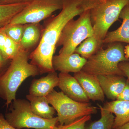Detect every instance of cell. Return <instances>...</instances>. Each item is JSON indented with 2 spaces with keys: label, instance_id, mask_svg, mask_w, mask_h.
Returning <instances> with one entry per match:
<instances>
[{
  "label": "cell",
  "instance_id": "cell-1",
  "mask_svg": "<svg viewBox=\"0 0 129 129\" xmlns=\"http://www.w3.org/2000/svg\"><path fill=\"white\" fill-rule=\"evenodd\" d=\"M62 1V7L61 12L47 24L38 46L29 55L30 63L38 68L40 74L55 71L52 65L53 55L62 31L68 22L104 0Z\"/></svg>",
  "mask_w": 129,
  "mask_h": 129
},
{
  "label": "cell",
  "instance_id": "cell-2",
  "mask_svg": "<svg viewBox=\"0 0 129 129\" xmlns=\"http://www.w3.org/2000/svg\"><path fill=\"white\" fill-rule=\"evenodd\" d=\"M29 55L28 51L21 49L0 79V98L6 101L7 108L16 99V92L23 82L40 74L36 66L29 63Z\"/></svg>",
  "mask_w": 129,
  "mask_h": 129
},
{
  "label": "cell",
  "instance_id": "cell-3",
  "mask_svg": "<svg viewBox=\"0 0 129 129\" xmlns=\"http://www.w3.org/2000/svg\"><path fill=\"white\" fill-rule=\"evenodd\" d=\"M106 49L102 48L87 59L82 71L95 76L119 75L125 77L118 67L119 63L129 61L122 43L114 42Z\"/></svg>",
  "mask_w": 129,
  "mask_h": 129
},
{
  "label": "cell",
  "instance_id": "cell-4",
  "mask_svg": "<svg viewBox=\"0 0 129 129\" xmlns=\"http://www.w3.org/2000/svg\"><path fill=\"white\" fill-rule=\"evenodd\" d=\"M90 10L81 14L76 20L71 19L65 25L56 45V47L62 46L58 53L59 56H65L74 53L81 42L94 35Z\"/></svg>",
  "mask_w": 129,
  "mask_h": 129
},
{
  "label": "cell",
  "instance_id": "cell-5",
  "mask_svg": "<svg viewBox=\"0 0 129 129\" xmlns=\"http://www.w3.org/2000/svg\"><path fill=\"white\" fill-rule=\"evenodd\" d=\"M10 106L9 112L6 113L5 118L16 128L55 129L58 123L57 117L47 119L35 114L28 100L15 99Z\"/></svg>",
  "mask_w": 129,
  "mask_h": 129
},
{
  "label": "cell",
  "instance_id": "cell-6",
  "mask_svg": "<svg viewBox=\"0 0 129 129\" xmlns=\"http://www.w3.org/2000/svg\"><path fill=\"white\" fill-rule=\"evenodd\" d=\"M46 97L49 104L57 112L60 125L68 124L86 115L96 113L98 109L89 103L74 101L62 91L57 92L54 90Z\"/></svg>",
  "mask_w": 129,
  "mask_h": 129
},
{
  "label": "cell",
  "instance_id": "cell-7",
  "mask_svg": "<svg viewBox=\"0 0 129 129\" xmlns=\"http://www.w3.org/2000/svg\"><path fill=\"white\" fill-rule=\"evenodd\" d=\"M128 4L129 0H105L90 10L93 36L97 39L103 43L109 29L118 20L122 9Z\"/></svg>",
  "mask_w": 129,
  "mask_h": 129
},
{
  "label": "cell",
  "instance_id": "cell-8",
  "mask_svg": "<svg viewBox=\"0 0 129 129\" xmlns=\"http://www.w3.org/2000/svg\"><path fill=\"white\" fill-rule=\"evenodd\" d=\"M62 7V0H33L8 24L39 23Z\"/></svg>",
  "mask_w": 129,
  "mask_h": 129
},
{
  "label": "cell",
  "instance_id": "cell-9",
  "mask_svg": "<svg viewBox=\"0 0 129 129\" xmlns=\"http://www.w3.org/2000/svg\"><path fill=\"white\" fill-rule=\"evenodd\" d=\"M58 76V86L64 94L77 102L89 103V99L74 76L63 73H60Z\"/></svg>",
  "mask_w": 129,
  "mask_h": 129
},
{
  "label": "cell",
  "instance_id": "cell-10",
  "mask_svg": "<svg viewBox=\"0 0 129 129\" xmlns=\"http://www.w3.org/2000/svg\"><path fill=\"white\" fill-rule=\"evenodd\" d=\"M74 77L78 81L89 100L103 102L105 95L100 85L97 76L83 72L74 74Z\"/></svg>",
  "mask_w": 129,
  "mask_h": 129
},
{
  "label": "cell",
  "instance_id": "cell-11",
  "mask_svg": "<svg viewBox=\"0 0 129 129\" xmlns=\"http://www.w3.org/2000/svg\"><path fill=\"white\" fill-rule=\"evenodd\" d=\"M86 61V58L78 53H74L65 56L59 55L53 56L52 62L55 71L57 70L60 73H75L82 70Z\"/></svg>",
  "mask_w": 129,
  "mask_h": 129
},
{
  "label": "cell",
  "instance_id": "cell-12",
  "mask_svg": "<svg viewBox=\"0 0 129 129\" xmlns=\"http://www.w3.org/2000/svg\"><path fill=\"white\" fill-rule=\"evenodd\" d=\"M104 95L108 99L115 101L123 89L127 80L119 75L97 76Z\"/></svg>",
  "mask_w": 129,
  "mask_h": 129
},
{
  "label": "cell",
  "instance_id": "cell-13",
  "mask_svg": "<svg viewBox=\"0 0 129 129\" xmlns=\"http://www.w3.org/2000/svg\"><path fill=\"white\" fill-rule=\"evenodd\" d=\"M59 78L55 72L48 73L47 76L32 81L29 89V94L36 96H47L58 86Z\"/></svg>",
  "mask_w": 129,
  "mask_h": 129
},
{
  "label": "cell",
  "instance_id": "cell-14",
  "mask_svg": "<svg viewBox=\"0 0 129 129\" xmlns=\"http://www.w3.org/2000/svg\"><path fill=\"white\" fill-rule=\"evenodd\" d=\"M119 18L122 19V24L116 30L108 31L103 41V44L114 42L129 44V4L122 9Z\"/></svg>",
  "mask_w": 129,
  "mask_h": 129
},
{
  "label": "cell",
  "instance_id": "cell-15",
  "mask_svg": "<svg viewBox=\"0 0 129 129\" xmlns=\"http://www.w3.org/2000/svg\"><path fill=\"white\" fill-rule=\"evenodd\" d=\"M103 108L115 115L112 129L129 122V101L115 100L107 102Z\"/></svg>",
  "mask_w": 129,
  "mask_h": 129
},
{
  "label": "cell",
  "instance_id": "cell-16",
  "mask_svg": "<svg viewBox=\"0 0 129 129\" xmlns=\"http://www.w3.org/2000/svg\"><path fill=\"white\" fill-rule=\"evenodd\" d=\"M26 97L30 103L31 110L35 114L47 119L54 117L55 109L49 105L46 96H36L29 94Z\"/></svg>",
  "mask_w": 129,
  "mask_h": 129
},
{
  "label": "cell",
  "instance_id": "cell-17",
  "mask_svg": "<svg viewBox=\"0 0 129 129\" xmlns=\"http://www.w3.org/2000/svg\"><path fill=\"white\" fill-rule=\"evenodd\" d=\"M42 32L39 23L25 24L23 35L19 43L21 49L28 51L39 40Z\"/></svg>",
  "mask_w": 129,
  "mask_h": 129
},
{
  "label": "cell",
  "instance_id": "cell-18",
  "mask_svg": "<svg viewBox=\"0 0 129 129\" xmlns=\"http://www.w3.org/2000/svg\"><path fill=\"white\" fill-rule=\"evenodd\" d=\"M21 49L20 44L9 38L0 27V51L3 57L11 60Z\"/></svg>",
  "mask_w": 129,
  "mask_h": 129
},
{
  "label": "cell",
  "instance_id": "cell-19",
  "mask_svg": "<svg viewBox=\"0 0 129 129\" xmlns=\"http://www.w3.org/2000/svg\"><path fill=\"white\" fill-rule=\"evenodd\" d=\"M103 44L94 36L88 37L76 47L74 53H78L86 59L102 48Z\"/></svg>",
  "mask_w": 129,
  "mask_h": 129
},
{
  "label": "cell",
  "instance_id": "cell-20",
  "mask_svg": "<svg viewBox=\"0 0 129 129\" xmlns=\"http://www.w3.org/2000/svg\"><path fill=\"white\" fill-rule=\"evenodd\" d=\"M29 3L0 5V27H3L9 23L13 18L22 11Z\"/></svg>",
  "mask_w": 129,
  "mask_h": 129
},
{
  "label": "cell",
  "instance_id": "cell-21",
  "mask_svg": "<svg viewBox=\"0 0 129 129\" xmlns=\"http://www.w3.org/2000/svg\"><path fill=\"white\" fill-rule=\"evenodd\" d=\"M101 110V117L99 120L91 123L85 129H112L114 122V115L106 110L101 105L98 104Z\"/></svg>",
  "mask_w": 129,
  "mask_h": 129
},
{
  "label": "cell",
  "instance_id": "cell-22",
  "mask_svg": "<svg viewBox=\"0 0 129 129\" xmlns=\"http://www.w3.org/2000/svg\"><path fill=\"white\" fill-rule=\"evenodd\" d=\"M25 24H6L2 27L3 29L9 38L19 44L23 35Z\"/></svg>",
  "mask_w": 129,
  "mask_h": 129
},
{
  "label": "cell",
  "instance_id": "cell-23",
  "mask_svg": "<svg viewBox=\"0 0 129 129\" xmlns=\"http://www.w3.org/2000/svg\"><path fill=\"white\" fill-rule=\"evenodd\" d=\"M91 118V115H86L68 124H59L55 129H85L86 123Z\"/></svg>",
  "mask_w": 129,
  "mask_h": 129
},
{
  "label": "cell",
  "instance_id": "cell-24",
  "mask_svg": "<svg viewBox=\"0 0 129 129\" xmlns=\"http://www.w3.org/2000/svg\"><path fill=\"white\" fill-rule=\"evenodd\" d=\"M11 60H7L3 56L0 51V79L9 67Z\"/></svg>",
  "mask_w": 129,
  "mask_h": 129
},
{
  "label": "cell",
  "instance_id": "cell-25",
  "mask_svg": "<svg viewBox=\"0 0 129 129\" xmlns=\"http://www.w3.org/2000/svg\"><path fill=\"white\" fill-rule=\"evenodd\" d=\"M117 100L122 101H129V81L127 80L126 84L123 89L119 95Z\"/></svg>",
  "mask_w": 129,
  "mask_h": 129
},
{
  "label": "cell",
  "instance_id": "cell-26",
  "mask_svg": "<svg viewBox=\"0 0 129 129\" xmlns=\"http://www.w3.org/2000/svg\"><path fill=\"white\" fill-rule=\"evenodd\" d=\"M0 129H17L13 127L8 122L2 113H0Z\"/></svg>",
  "mask_w": 129,
  "mask_h": 129
},
{
  "label": "cell",
  "instance_id": "cell-27",
  "mask_svg": "<svg viewBox=\"0 0 129 129\" xmlns=\"http://www.w3.org/2000/svg\"><path fill=\"white\" fill-rule=\"evenodd\" d=\"M118 67L129 81V62H121L119 63Z\"/></svg>",
  "mask_w": 129,
  "mask_h": 129
},
{
  "label": "cell",
  "instance_id": "cell-28",
  "mask_svg": "<svg viewBox=\"0 0 129 129\" xmlns=\"http://www.w3.org/2000/svg\"><path fill=\"white\" fill-rule=\"evenodd\" d=\"M33 0H0V5H5L31 2Z\"/></svg>",
  "mask_w": 129,
  "mask_h": 129
},
{
  "label": "cell",
  "instance_id": "cell-29",
  "mask_svg": "<svg viewBox=\"0 0 129 129\" xmlns=\"http://www.w3.org/2000/svg\"><path fill=\"white\" fill-rule=\"evenodd\" d=\"M125 56L126 58L129 59V45H127L124 47Z\"/></svg>",
  "mask_w": 129,
  "mask_h": 129
},
{
  "label": "cell",
  "instance_id": "cell-30",
  "mask_svg": "<svg viewBox=\"0 0 129 129\" xmlns=\"http://www.w3.org/2000/svg\"><path fill=\"white\" fill-rule=\"evenodd\" d=\"M114 129H129V122Z\"/></svg>",
  "mask_w": 129,
  "mask_h": 129
}]
</instances>
